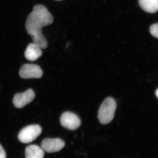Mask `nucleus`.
Returning <instances> with one entry per match:
<instances>
[{
	"instance_id": "8",
	"label": "nucleus",
	"mask_w": 158,
	"mask_h": 158,
	"mask_svg": "<svg viewBox=\"0 0 158 158\" xmlns=\"http://www.w3.org/2000/svg\"><path fill=\"white\" fill-rule=\"evenodd\" d=\"M42 49L37 44H30L27 47L25 52V57L29 61H34L41 56L42 55Z\"/></svg>"
},
{
	"instance_id": "6",
	"label": "nucleus",
	"mask_w": 158,
	"mask_h": 158,
	"mask_svg": "<svg viewBox=\"0 0 158 158\" xmlns=\"http://www.w3.org/2000/svg\"><path fill=\"white\" fill-rule=\"evenodd\" d=\"M65 143L60 138H46L41 142V148L48 153L60 151L64 147Z\"/></svg>"
},
{
	"instance_id": "7",
	"label": "nucleus",
	"mask_w": 158,
	"mask_h": 158,
	"mask_svg": "<svg viewBox=\"0 0 158 158\" xmlns=\"http://www.w3.org/2000/svg\"><path fill=\"white\" fill-rule=\"evenodd\" d=\"M34 90L29 89L23 93H17L15 95L13 100V104L15 107L22 108L28 104L35 98Z\"/></svg>"
},
{
	"instance_id": "11",
	"label": "nucleus",
	"mask_w": 158,
	"mask_h": 158,
	"mask_svg": "<svg viewBox=\"0 0 158 158\" xmlns=\"http://www.w3.org/2000/svg\"><path fill=\"white\" fill-rule=\"evenodd\" d=\"M150 32L153 36L158 38V23L154 24L151 26Z\"/></svg>"
},
{
	"instance_id": "1",
	"label": "nucleus",
	"mask_w": 158,
	"mask_h": 158,
	"mask_svg": "<svg viewBox=\"0 0 158 158\" xmlns=\"http://www.w3.org/2000/svg\"><path fill=\"white\" fill-rule=\"evenodd\" d=\"M53 22V18L47 8L42 5L34 6L33 11L29 15L25 23L26 31L31 36L34 43L41 49L48 47V42L42 34L44 27Z\"/></svg>"
},
{
	"instance_id": "9",
	"label": "nucleus",
	"mask_w": 158,
	"mask_h": 158,
	"mask_svg": "<svg viewBox=\"0 0 158 158\" xmlns=\"http://www.w3.org/2000/svg\"><path fill=\"white\" fill-rule=\"evenodd\" d=\"M141 9L149 13H156L158 11V0H138Z\"/></svg>"
},
{
	"instance_id": "2",
	"label": "nucleus",
	"mask_w": 158,
	"mask_h": 158,
	"mask_svg": "<svg viewBox=\"0 0 158 158\" xmlns=\"http://www.w3.org/2000/svg\"><path fill=\"white\" fill-rule=\"evenodd\" d=\"M116 109L115 100L111 97L107 98L103 102L99 109L98 118L102 124H107L113 120Z\"/></svg>"
},
{
	"instance_id": "12",
	"label": "nucleus",
	"mask_w": 158,
	"mask_h": 158,
	"mask_svg": "<svg viewBox=\"0 0 158 158\" xmlns=\"http://www.w3.org/2000/svg\"><path fill=\"white\" fill-rule=\"evenodd\" d=\"M0 158H6V152L1 144H0Z\"/></svg>"
},
{
	"instance_id": "3",
	"label": "nucleus",
	"mask_w": 158,
	"mask_h": 158,
	"mask_svg": "<svg viewBox=\"0 0 158 158\" xmlns=\"http://www.w3.org/2000/svg\"><path fill=\"white\" fill-rule=\"evenodd\" d=\"M42 132L39 125H31L23 128L19 134V140L22 143L28 144L36 140Z\"/></svg>"
},
{
	"instance_id": "5",
	"label": "nucleus",
	"mask_w": 158,
	"mask_h": 158,
	"mask_svg": "<svg viewBox=\"0 0 158 158\" xmlns=\"http://www.w3.org/2000/svg\"><path fill=\"white\" fill-rule=\"evenodd\" d=\"M60 123L62 127L72 131L77 129L81 124L78 116L70 112L62 113L60 118Z\"/></svg>"
},
{
	"instance_id": "13",
	"label": "nucleus",
	"mask_w": 158,
	"mask_h": 158,
	"mask_svg": "<svg viewBox=\"0 0 158 158\" xmlns=\"http://www.w3.org/2000/svg\"><path fill=\"white\" fill-rule=\"evenodd\" d=\"M156 96L157 97V98H158V89H157V90H156Z\"/></svg>"
},
{
	"instance_id": "14",
	"label": "nucleus",
	"mask_w": 158,
	"mask_h": 158,
	"mask_svg": "<svg viewBox=\"0 0 158 158\" xmlns=\"http://www.w3.org/2000/svg\"><path fill=\"white\" fill-rule=\"evenodd\" d=\"M56 1H62V0H56Z\"/></svg>"
},
{
	"instance_id": "4",
	"label": "nucleus",
	"mask_w": 158,
	"mask_h": 158,
	"mask_svg": "<svg viewBox=\"0 0 158 158\" xmlns=\"http://www.w3.org/2000/svg\"><path fill=\"white\" fill-rule=\"evenodd\" d=\"M42 70L35 64H25L19 71V76L22 78H40L43 76Z\"/></svg>"
},
{
	"instance_id": "10",
	"label": "nucleus",
	"mask_w": 158,
	"mask_h": 158,
	"mask_svg": "<svg viewBox=\"0 0 158 158\" xmlns=\"http://www.w3.org/2000/svg\"><path fill=\"white\" fill-rule=\"evenodd\" d=\"M44 152L37 145L32 144L26 148V158H44Z\"/></svg>"
}]
</instances>
